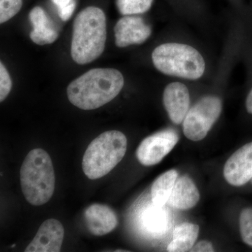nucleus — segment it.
Segmentation results:
<instances>
[{"label":"nucleus","instance_id":"1","mask_svg":"<svg viewBox=\"0 0 252 252\" xmlns=\"http://www.w3.org/2000/svg\"><path fill=\"white\" fill-rule=\"evenodd\" d=\"M152 61L158 72L187 82L205 80L215 70L203 49L192 41L176 38L156 46Z\"/></svg>","mask_w":252,"mask_h":252},{"label":"nucleus","instance_id":"2","mask_svg":"<svg viewBox=\"0 0 252 252\" xmlns=\"http://www.w3.org/2000/svg\"><path fill=\"white\" fill-rule=\"evenodd\" d=\"M125 79L114 68H95L74 79L68 86L69 102L83 110L102 107L120 94Z\"/></svg>","mask_w":252,"mask_h":252},{"label":"nucleus","instance_id":"3","mask_svg":"<svg viewBox=\"0 0 252 252\" xmlns=\"http://www.w3.org/2000/svg\"><path fill=\"white\" fill-rule=\"evenodd\" d=\"M107 40V22L104 11L89 6L77 15L73 26L71 56L79 64H89L103 53Z\"/></svg>","mask_w":252,"mask_h":252},{"label":"nucleus","instance_id":"4","mask_svg":"<svg viewBox=\"0 0 252 252\" xmlns=\"http://www.w3.org/2000/svg\"><path fill=\"white\" fill-rule=\"evenodd\" d=\"M21 189L25 198L34 206L49 201L55 190L56 177L52 160L42 149L28 153L20 171Z\"/></svg>","mask_w":252,"mask_h":252},{"label":"nucleus","instance_id":"5","mask_svg":"<svg viewBox=\"0 0 252 252\" xmlns=\"http://www.w3.org/2000/svg\"><path fill=\"white\" fill-rule=\"evenodd\" d=\"M127 138L118 130L106 131L93 140L83 157L82 169L90 180L107 175L122 161L127 150Z\"/></svg>","mask_w":252,"mask_h":252},{"label":"nucleus","instance_id":"6","mask_svg":"<svg viewBox=\"0 0 252 252\" xmlns=\"http://www.w3.org/2000/svg\"><path fill=\"white\" fill-rule=\"evenodd\" d=\"M178 141V133L174 129L159 131L141 142L136 152L137 160L145 166L157 165L171 152Z\"/></svg>","mask_w":252,"mask_h":252},{"label":"nucleus","instance_id":"7","mask_svg":"<svg viewBox=\"0 0 252 252\" xmlns=\"http://www.w3.org/2000/svg\"><path fill=\"white\" fill-rule=\"evenodd\" d=\"M221 112L197 100L182 123L184 134L189 140H203L221 115Z\"/></svg>","mask_w":252,"mask_h":252},{"label":"nucleus","instance_id":"8","mask_svg":"<svg viewBox=\"0 0 252 252\" xmlns=\"http://www.w3.org/2000/svg\"><path fill=\"white\" fill-rule=\"evenodd\" d=\"M162 102L170 121L176 125L182 124L192 107L187 81L172 79L168 83L163 90Z\"/></svg>","mask_w":252,"mask_h":252},{"label":"nucleus","instance_id":"9","mask_svg":"<svg viewBox=\"0 0 252 252\" xmlns=\"http://www.w3.org/2000/svg\"><path fill=\"white\" fill-rule=\"evenodd\" d=\"M152 28L139 16H124L114 27L115 44L119 48L140 45L148 40Z\"/></svg>","mask_w":252,"mask_h":252},{"label":"nucleus","instance_id":"10","mask_svg":"<svg viewBox=\"0 0 252 252\" xmlns=\"http://www.w3.org/2000/svg\"><path fill=\"white\" fill-rule=\"evenodd\" d=\"M223 176L234 187H241L252 180V142L239 149L227 160Z\"/></svg>","mask_w":252,"mask_h":252},{"label":"nucleus","instance_id":"11","mask_svg":"<svg viewBox=\"0 0 252 252\" xmlns=\"http://www.w3.org/2000/svg\"><path fill=\"white\" fill-rule=\"evenodd\" d=\"M64 228L59 220L50 219L39 227L26 252H59L64 239Z\"/></svg>","mask_w":252,"mask_h":252},{"label":"nucleus","instance_id":"12","mask_svg":"<svg viewBox=\"0 0 252 252\" xmlns=\"http://www.w3.org/2000/svg\"><path fill=\"white\" fill-rule=\"evenodd\" d=\"M88 229L95 236H102L113 231L118 225L117 215L107 205L94 204L84 214Z\"/></svg>","mask_w":252,"mask_h":252},{"label":"nucleus","instance_id":"13","mask_svg":"<svg viewBox=\"0 0 252 252\" xmlns=\"http://www.w3.org/2000/svg\"><path fill=\"white\" fill-rule=\"evenodd\" d=\"M200 193L193 180L188 176L177 178L167 204L177 210L193 208L200 200Z\"/></svg>","mask_w":252,"mask_h":252},{"label":"nucleus","instance_id":"14","mask_svg":"<svg viewBox=\"0 0 252 252\" xmlns=\"http://www.w3.org/2000/svg\"><path fill=\"white\" fill-rule=\"evenodd\" d=\"M30 20L33 26L31 39L37 45L44 46L55 42L59 37V33L53 27L45 11L40 6H35L31 10Z\"/></svg>","mask_w":252,"mask_h":252},{"label":"nucleus","instance_id":"15","mask_svg":"<svg viewBox=\"0 0 252 252\" xmlns=\"http://www.w3.org/2000/svg\"><path fill=\"white\" fill-rule=\"evenodd\" d=\"M199 226L193 223H186L177 225L173 230L171 243L167 246V251L185 252L190 251L199 234Z\"/></svg>","mask_w":252,"mask_h":252},{"label":"nucleus","instance_id":"16","mask_svg":"<svg viewBox=\"0 0 252 252\" xmlns=\"http://www.w3.org/2000/svg\"><path fill=\"white\" fill-rule=\"evenodd\" d=\"M177 178L178 172L170 170L164 172L155 180L152 187V198L156 206L162 207L167 203Z\"/></svg>","mask_w":252,"mask_h":252},{"label":"nucleus","instance_id":"17","mask_svg":"<svg viewBox=\"0 0 252 252\" xmlns=\"http://www.w3.org/2000/svg\"><path fill=\"white\" fill-rule=\"evenodd\" d=\"M154 0H116V5L123 16H138L152 8Z\"/></svg>","mask_w":252,"mask_h":252},{"label":"nucleus","instance_id":"18","mask_svg":"<svg viewBox=\"0 0 252 252\" xmlns=\"http://www.w3.org/2000/svg\"><path fill=\"white\" fill-rule=\"evenodd\" d=\"M240 230L244 243L252 247V208L244 209L240 216Z\"/></svg>","mask_w":252,"mask_h":252},{"label":"nucleus","instance_id":"19","mask_svg":"<svg viewBox=\"0 0 252 252\" xmlns=\"http://www.w3.org/2000/svg\"><path fill=\"white\" fill-rule=\"evenodd\" d=\"M23 0H0V23L9 21L19 12Z\"/></svg>","mask_w":252,"mask_h":252},{"label":"nucleus","instance_id":"20","mask_svg":"<svg viewBox=\"0 0 252 252\" xmlns=\"http://www.w3.org/2000/svg\"><path fill=\"white\" fill-rule=\"evenodd\" d=\"M56 5L59 17L63 21H67L76 9V0H51Z\"/></svg>","mask_w":252,"mask_h":252},{"label":"nucleus","instance_id":"21","mask_svg":"<svg viewBox=\"0 0 252 252\" xmlns=\"http://www.w3.org/2000/svg\"><path fill=\"white\" fill-rule=\"evenodd\" d=\"M12 88V81L3 63H0V101L3 102Z\"/></svg>","mask_w":252,"mask_h":252},{"label":"nucleus","instance_id":"22","mask_svg":"<svg viewBox=\"0 0 252 252\" xmlns=\"http://www.w3.org/2000/svg\"><path fill=\"white\" fill-rule=\"evenodd\" d=\"M247 59H248L249 70H250V81H252L251 86H250V89L247 94L246 99H245V108H246L247 112L249 114L252 115V54H250L247 56Z\"/></svg>","mask_w":252,"mask_h":252},{"label":"nucleus","instance_id":"23","mask_svg":"<svg viewBox=\"0 0 252 252\" xmlns=\"http://www.w3.org/2000/svg\"><path fill=\"white\" fill-rule=\"evenodd\" d=\"M214 251L215 250H214L212 243L206 241V240H203V241L199 242L196 245H194L190 252H210Z\"/></svg>","mask_w":252,"mask_h":252},{"label":"nucleus","instance_id":"24","mask_svg":"<svg viewBox=\"0 0 252 252\" xmlns=\"http://www.w3.org/2000/svg\"></svg>","mask_w":252,"mask_h":252}]
</instances>
